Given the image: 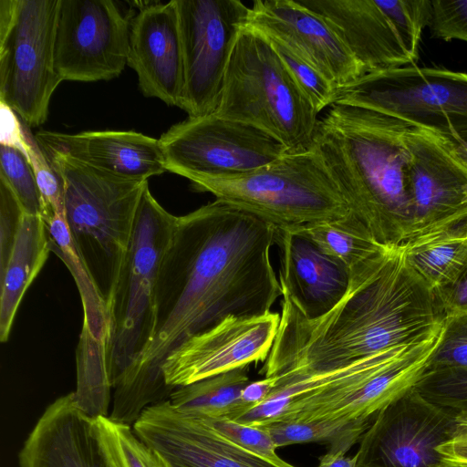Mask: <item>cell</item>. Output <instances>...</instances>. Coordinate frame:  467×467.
I'll use <instances>...</instances> for the list:
<instances>
[{"mask_svg": "<svg viewBox=\"0 0 467 467\" xmlns=\"http://www.w3.org/2000/svg\"><path fill=\"white\" fill-rule=\"evenodd\" d=\"M184 64L181 108L189 118L214 113L227 65L250 7L239 0H175Z\"/></svg>", "mask_w": 467, "mask_h": 467, "instance_id": "7c38bea8", "label": "cell"}, {"mask_svg": "<svg viewBox=\"0 0 467 467\" xmlns=\"http://www.w3.org/2000/svg\"><path fill=\"white\" fill-rule=\"evenodd\" d=\"M176 221L177 216L158 202L147 185L130 248L108 303V364L112 388L151 338L156 285Z\"/></svg>", "mask_w": 467, "mask_h": 467, "instance_id": "52a82bcc", "label": "cell"}, {"mask_svg": "<svg viewBox=\"0 0 467 467\" xmlns=\"http://www.w3.org/2000/svg\"><path fill=\"white\" fill-rule=\"evenodd\" d=\"M59 0L0 1V101L29 127L43 124L62 79L54 51Z\"/></svg>", "mask_w": 467, "mask_h": 467, "instance_id": "ba28073f", "label": "cell"}, {"mask_svg": "<svg viewBox=\"0 0 467 467\" xmlns=\"http://www.w3.org/2000/svg\"><path fill=\"white\" fill-rule=\"evenodd\" d=\"M459 144H460V146H461V149H462V150L463 154H464V155H465V157L467 158V147H465L464 145H462V144H461V143H459Z\"/></svg>", "mask_w": 467, "mask_h": 467, "instance_id": "7dc6e473", "label": "cell"}, {"mask_svg": "<svg viewBox=\"0 0 467 467\" xmlns=\"http://www.w3.org/2000/svg\"><path fill=\"white\" fill-rule=\"evenodd\" d=\"M447 238V239H467V214H464L457 221L453 222L447 227L424 237L416 239L425 238ZM413 239V240H416Z\"/></svg>", "mask_w": 467, "mask_h": 467, "instance_id": "7bdbcfd3", "label": "cell"}, {"mask_svg": "<svg viewBox=\"0 0 467 467\" xmlns=\"http://www.w3.org/2000/svg\"><path fill=\"white\" fill-rule=\"evenodd\" d=\"M24 214L11 189L0 179V270L10 255Z\"/></svg>", "mask_w": 467, "mask_h": 467, "instance_id": "8d00e7d4", "label": "cell"}, {"mask_svg": "<svg viewBox=\"0 0 467 467\" xmlns=\"http://www.w3.org/2000/svg\"><path fill=\"white\" fill-rule=\"evenodd\" d=\"M0 179L9 186L25 213L41 215V197L35 174L20 150L0 145Z\"/></svg>", "mask_w": 467, "mask_h": 467, "instance_id": "f546056e", "label": "cell"}, {"mask_svg": "<svg viewBox=\"0 0 467 467\" xmlns=\"http://www.w3.org/2000/svg\"><path fill=\"white\" fill-rule=\"evenodd\" d=\"M192 184L279 229L333 221L351 213L314 149L285 153L250 172Z\"/></svg>", "mask_w": 467, "mask_h": 467, "instance_id": "8992f818", "label": "cell"}, {"mask_svg": "<svg viewBox=\"0 0 467 467\" xmlns=\"http://www.w3.org/2000/svg\"><path fill=\"white\" fill-rule=\"evenodd\" d=\"M346 451L329 448L328 451L319 458L317 467H357V455L347 457Z\"/></svg>", "mask_w": 467, "mask_h": 467, "instance_id": "b9f144b4", "label": "cell"}, {"mask_svg": "<svg viewBox=\"0 0 467 467\" xmlns=\"http://www.w3.org/2000/svg\"><path fill=\"white\" fill-rule=\"evenodd\" d=\"M92 428L108 467H155L154 451L130 425L99 416L92 418Z\"/></svg>", "mask_w": 467, "mask_h": 467, "instance_id": "f1b7e54d", "label": "cell"}, {"mask_svg": "<svg viewBox=\"0 0 467 467\" xmlns=\"http://www.w3.org/2000/svg\"><path fill=\"white\" fill-rule=\"evenodd\" d=\"M16 114L8 105L0 101V145L20 150L28 160L23 124Z\"/></svg>", "mask_w": 467, "mask_h": 467, "instance_id": "f35d334b", "label": "cell"}, {"mask_svg": "<svg viewBox=\"0 0 467 467\" xmlns=\"http://www.w3.org/2000/svg\"><path fill=\"white\" fill-rule=\"evenodd\" d=\"M166 171L194 182L255 171L284 154L265 131L215 113L172 125L159 139Z\"/></svg>", "mask_w": 467, "mask_h": 467, "instance_id": "8fae6325", "label": "cell"}, {"mask_svg": "<svg viewBox=\"0 0 467 467\" xmlns=\"http://www.w3.org/2000/svg\"><path fill=\"white\" fill-rule=\"evenodd\" d=\"M280 323L265 377L348 365L433 332L446 316L411 271L404 246H387L349 271L346 293L327 314L307 319L282 290Z\"/></svg>", "mask_w": 467, "mask_h": 467, "instance_id": "7a4b0ae2", "label": "cell"}, {"mask_svg": "<svg viewBox=\"0 0 467 467\" xmlns=\"http://www.w3.org/2000/svg\"><path fill=\"white\" fill-rule=\"evenodd\" d=\"M214 113L265 131L286 154L313 149L319 119L270 40L248 26L234 43Z\"/></svg>", "mask_w": 467, "mask_h": 467, "instance_id": "5b68a950", "label": "cell"}, {"mask_svg": "<svg viewBox=\"0 0 467 467\" xmlns=\"http://www.w3.org/2000/svg\"><path fill=\"white\" fill-rule=\"evenodd\" d=\"M319 114L335 101L337 89L317 69L282 42L266 36Z\"/></svg>", "mask_w": 467, "mask_h": 467, "instance_id": "1f68e13d", "label": "cell"}, {"mask_svg": "<svg viewBox=\"0 0 467 467\" xmlns=\"http://www.w3.org/2000/svg\"><path fill=\"white\" fill-rule=\"evenodd\" d=\"M130 22L111 0H59L54 63L62 81L119 77L128 65Z\"/></svg>", "mask_w": 467, "mask_h": 467, "instance_id": "4fadbf2b", "label": "cell"}, {"mask_svg": "<svg viewBox=\"0 0 467 467\" xmlns=\"http://www.w3.org/2000/svg\"><path fill=\"white\" fill-rule=\"evenodd\" d=\"M275 383V377H265L263 379L250 382L242 392V400L248 410L261 404L272 391Z\"/></svg>", "mask_w": 467, "mask_h": 467, "instance_id": "60d3db41", "label": "cell"}, {"mask_svg": "<svg viewBox=\"0 0 467 467\" xmlns=\"http://www.w3.org/2000/svg\"><path fill=\"white\" fill-rule=\"evenodd\" d=\"M464 214H467V199H466L465 206H464V209L462 210V212L458 216H456V217H455V218H454V219H453L450 223H448L446 226H444L443 228L447 227L448 225H450V224H451V223H452L453 222L457 221L458 219H460V218H461L462 216H463ZM443 228H441V229H443ZM441 229H440V230H441ZM440 230H438V231H440ZM438 231H436V232H438ZM436 232H434V233H436ZM434 233H432V234H434ZM429 235H430V234H429ZM426 236H427V235H426Z\"/></svg>", "mask_w": 467, "mask_h": 467, "instance_id": "f6af8a7d", "label": "cell"}, {"mask_svg": "<svg viewBox=\"0 0 467 467\" xmlns=\"http://www.w3.org/2000/svg\"><path fill=\"white\" fill-rule=\"evenodd\" d=\"M318 15L364 75L415 65L431 0H296Z\"/></svg>", "mask_w": 467, "mask_h": 467, "instance_id": "30bf717a", "label": "cell"}, {"mask_svg": "<svg viewBox=\"0 0 467 467\" xmlns=\"http://www.w3.org/2000/svg\"><path fill=\"white\" fill-rule=\"evenodd\" d=\"M438 451L448 462L467 465V409L456 411L451 435Z\"/></svg>", "mask_w": 467, "mask_h": 467, "instance_id": "74e56055", "label": "cell"}, {"mask_svg": "<svg viewBox=\"0 0 467 467\" xmlns=\"http://www.w3.org/2000/svg\"><path fill=\"white\" fill-rule=\"evenodd\" d=\"M49 248L70 271L83 306V325L99 340L109 343L110 322L108 305L88 267L78 253L64 216L56 214L44 220Z\"/></svg>", "mask_w": 467, "mask_h": 467, "instance_id": "d4e9b609", "label": "cell"}, {"mask_svg": "<svg viewBox=\"0 0 467 467\" xmlns=\"http://www.w3.org/2000/svg\"><path fill=\"white\" fill-rule=\"evenodd\" d=\"M277 228L215 200L177 216L155 289L152 336L114 386L112 414L136 421L170 400L162 365L191 337L224 318L271 312L283 295L270 257Z\"/></svg>", "mask_w": 467, "mask_h": 467, "instance_id": "6da1fadb", "label": "cell"}, {"mask_svg": "<svg viewBox=\"0 0 467 467\" xmlns=\"http://www.w3.org/2000/svg\"><path fill=\"white\" fill-rule=\"evenodd\" d=\"M427 27L431 37L467 42V0H431Z\"/></svg>", "mask_w": 467, "mask_h": 467, "instance_id": "d590c367", "label": "cell"}, {"mask_svg": "<svg viewBox=\"0 0 467 467\" xmlns=\"http://www.w3.org/2000/svg\"><path fill=\"white\" fill-rule=\"evenodd\" d=\"M276 244L282 252L280 285L299 312L316 319L330 311L347 291L348 269L291 228H277Z\"/></svg>", "mask_w": 467, "mask_h": 467, "instance_id": "44dd1931", "label": "cell"}, {"mask_svg": "<svg viewBox=\"0 0 467 467\" xmlns=\"http://www.w3.org/2000/svg\"><path fill=\"white\" fill-rule=\"evenodd\" d=\"M247 367L178 387L169 400L187 416L236 420L248 410L242 400V392L251 382Z\"/></svg>", "mask_w": 467, "mask_h": 467, "instance_id": "cb8c5ba5", "label": "cell"}, {"mask_svg": "<svg viewBox=\"0 0 467 467\" xmlns=\"http://www.w3.org/2000/svg\"><path fill=\"white\" fill-rule=\"evenodd\" d=\"M290 228L307 237L348 271L389 246L379 243L352 213L340 219Z\"/></svg>", "mask_w": 467, "mask_h": 467, "instance_id": "484cf974", "label": "cell"}, {"mask_svg": "<svg viewBox=\"0 0 467 467\" xmlns=\"http://www.w3.org/2000/svg\"><path fill=\"white\" fill-rule=\"evenodd\" d=\"M415 388L429 400L451 410L467 409V368H429Z\"/></svg>", "mask_w": 467, "mask_h": 467, "instance_id": "d6a6232c", "label": "cell"}, {"mask_svg": "<svg viewBox=\"0 0 467 467\" xmlns=\"http://www.w3.org/2000/svg\"><path fill=\"white\" fill-rule=\"evenodd\" d=\"M405 143L413 213L410 241L441 229L462 212L467 199V158L457 141L425 128L410 126Z\"/></svg>", "mask_w": 467, "mask_h": 467, "instance_id": "9a60e30c", "label": "cell"}, {"mask_svg": "<svg viewBox=\"0 0 467 467\" xmlns=\"http://www.w3.org/2000/svg\"><path fill=\"white\" fill-rule=\"evenodd\" d=\"M132 429L171 467H296L242 449L202 418L180 413L170 400L146 408Z\"/></svg>", "mask_w": 467, "mask_h": 467, "instance_id": "e0dca14e", "label": "cell"}, {"mask_svg": "<svg viewBox=\"0 0 467 467\" xmlns=\"http://www.w3.org/2000/svg\"><path fill=\"white\" fill-rule=\"evenodd\" d=\"M455 413L414 386L378 412L359 441L357 467H447L438 449L451 435Z\"/></svg>", "mask_w": 467, "mask_h": 467, "instance_id": "5bb4252c", "label": "cell"}, {"mask_svg": "<svg viewBox=\"0 0 467 467\" xmlns=\"http://www.w3.org/2000/svg\"><path fill=\"white\" fill-rule=\"evenodd\" d=\"M128 65L145 97L181 108L185 81L175 0L143 6L131 19Z\"/></svg>", "mask_w": 467, "mask_h": 467, "instance_id": "d6986e66", "label": "cell"}, {"mask_svg": "<svg viewBox=\"0 0 467 467\" xmlns=\"http://www.w3.org/2000/svg\"><path fill=\"white\" fill-rule=\"evenodd\" d=\"M78 407L88 417L109 416L112 388L108 364V341L99 340L82 327L76 351Z\"/></svg>", "mask_w": 467, "mask_h": 467, "instance_id": "83f0119b", "label": "cell"}, {"mask_svg": "<svg viewBox=\"0 0 467 467\" xmlns=\"http://www.w3.org/2000/svg\"><path fill=\"white\" fill-rule=\"evenodd\" d=\"M461 144H462V145H464L465 147H467V143H461Z\"/></svg>", "mask_w": 467, "mask_h": 467, "instance_id": "c3c4849f", "label": "cell"}, {"mask_svg": "<svg viewBox=\"0 0 467 467\" xmlns=\"http://www.w3.org/2000/svg\"><path fill=\"white\" fill-rule=\"evenodd\" d=\"M410 127L374 110L332 104L314 137L313 149L351 213L389 246L404 244L412 231L405 143Z\"/></svg>", "mask_w": 467, "mask_h": 467, "instance_id": "3957f363", "label": "cell"}, {"mask_svg": "<svg viewBox=\"0 0 467 467\" xmlns=\"http://www.w3.org/2000/svg\"><path fill=\"white\" fill-rule=\"evenodd\" d=\"M467 368V313L447 317L429 368Z\"/></svg>", "mask_w": 467, "mask_h": 467, "instance_id": "e575fe53", "label": "cell"}, {"mask_svg": "<svg viewBox=\"0 0 467 467\" xmlns=\"http://www.w3.org/2000/svg\"><path fill=\"white\" fill-rule=\"evenodd\" d=\"M447 467H467V465L459 463H450Z\"/></svg>", "mask_w": 467, "mask_h": 467, "instance_id": "bcb514c9", "label": "cell"}, {"mask_svg": "<svg viewBox=\"0 0 467 467\" xmlns=\"http://www.w3.org/2000/svg\"><path fill=\"white\" fill-rule=\"evenodd\" d=\"M62 180L74 245L107 305L119 279L148 181L102 171L44 151Z\"/></svg>", "mask_w": 467, "mask_h": 467, "instance_id": "277c9868", "label": "cell"}, {"mask_svg": "<svg viewBox=\"0 0 467 467\" xmlns=\"http://www.w3.org/2000/svg\"><path fill=\"white\" fill-rule=\"evenodd\" d=\"M28 161L32 166L41 197L43 220L56 214L65 217V192L62 180L51 166L36 136L23 124Z\"/></svg>", "mask_w": 467, "mask_h": 467, "instance_id": "4dcf8cb0", "label": "cell"}, {"mask_svg": "<svg viewBox=\"0 0 467 467\" xmlns=\"http://www.w3.org/2000/svg\"><path fill=\"white\" fill-rule=\"evenodd\" d=\"M333 104L374 110L467 143V73L410 65L364 75Z\"/></svg>", "mask_w": 467, "mask_h": 467, "instance_id": "9c48e42d", "label": "cell"}, {"mask_svg": "<svg viewBox=\"0 0 467 467\" xmlns=\"http://www.w3.org/2000/svg\"><path fill=\"white\" fill-rule=\"evenodd\" d=\"M44 151L57 152L97 170L148 181L166 171L159 139L136 131L103 130L77 134L41 130Z\"/></svg>", "mask_w": 467, "mask_h": 467, "instance_id": "ffe728a7", "label": "cell"}, {"mask_svg": "<svg viewBox=\"0 0 467 467\" xmlns=\"http://www.w3.org/2000/svg\"><path fill=\"white\" fill-rule=\"evenodd\" d=\"M41 215L25 213L10 255L0 270V340L6 342L25 293L50 253Z\"/></svg>", "mask_w": 467, "mask_h": 467, "instance_id": "603a6c76", "label": "cell"}, {"mask_svg": "<svg viewBox=\"0 0 467 467\" xmlns=\"http://www.w3.org/2000/svg\"><path fill=\"white\" fill-rule=\"evenodd\" d=\"M402 245L408 266L435 295L454 285L467 268V239L425 238Z\"/></svg>", "mask_w": 467, "mask_h": 467, "instance_id": "4316f807", "label": "cell"}, {"mask_svg": "<svg viewBox=\"0 0 467 467\" xmlns=\"http://www.w3.org/2000/svg\"><path fill=\"white\" fill-rule=\"evenodd\" d=\"M436 296L446 317L467 312V268L454 285Z\"/></svg>", "mask_w": 467, "mask_h": 467, "instance_id": "ab89813d", "label": "cell"}, {"mask_svg": "<svg viewBox=\"0 0 467 467\" xmlns=\"http://www.w3.org/2000/svg\"><path fill=\"white\" fill-rule=\"evenodd\" d=\"M246 26L276 39L308 62L337 89L364 74L330 26L296 0H256Z\"/></svg>", "mask_w": 467, "mask_h": 467, "instance_id": "ac0fdd59", "label": "cell"}, {"mask_svg": "<svg viewBox=\"0 0 467 467\" xmlns=\"http://www.w3.org/2000/svg\"><path fill=\"white\" fill-rule=\"evenodd\" d=\"M202 419L242 449L268 460H282L275 452L277 448L271 435L263 426L241 423L225 418Z\"/></svg>", "mask_w": 467, "mask_h": 467, "instance_id": "836d02e7", "label": "cell"}, {"mask_svg": "<svg viewBox=\"0 0 467 467\" xmlns=\"http://www.w3.org/2000/svg\"><path fill=\"white\" fill-rule=\"evenodd\" d=\"M279 323L280 314L273 311L256 317L224 318L169 354L162 365L166 383L176 389L265 361Z\"/></svg>", "mask_w": 467, "mask_h": 467, "instance_id": "2e32d148", "label": "cell"}, {"mask_svg": "<svg viewBox=\"0 0 467 467\" xmlns=\"http://www.w3.org/2000/svg\"><path fill=\"white\" fill-rule=\"evenodd\" d=\"M154 451V450H153ZM155 454V467H171L169 462L161 456L160 453L154 451Z\"/></svg>", "mask_w": 467, "mask_h": 467, "instance_id": "ee69618b", "label": "cell"}, {"mask_svg": "<svg viewBox=\"0 0 467 467\" xmlns=\"http://www.w3.org/2000/svg\"><path fill=\"white\" fill-rule=\"evenodd\" d=\"M18 459L20 467H108L93 432L92 418L78 407L74 392L46 409Z\"/></svg>", "mask_w": 467, "mask_h": 467, "instance_id": "7402d4cb", "label": "cell"}]
</instances>
